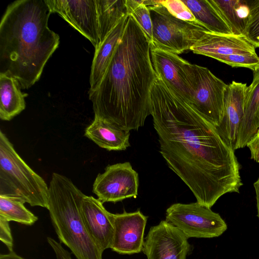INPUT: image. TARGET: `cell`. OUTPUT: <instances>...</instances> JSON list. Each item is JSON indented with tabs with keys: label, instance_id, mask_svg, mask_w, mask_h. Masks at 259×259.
<instances>
[{
	"label": "cell",
	"instance_id": "4dcf8cb0",
	"mask_svg": "<svg viewBox=\"0 0 259 259\" xmlns=\"http://www.w3.org/2000/svg\"><path fill=\"white\" fill-rule=\"evenodd\" d=\"M246 146L250 150L251 158L256 162H259V130Z\"/></svg>",
	"mask_w": 259,
	"mask_h": 259
},
{
	"label": "cell",
	"instance_id": "9c48e42d",
	"mask_svg": "<svg viewBox=\"0 0 259 259\" xmlns=\"http://www.w3.org/2000/svg\"><path fill=\"white\" fill-rule=\"evenodd\" d=\"M150 53L156 77L190 106L194 94L193 64L174 53L156 49H150Z\"/></svg>",
	"mask_w": 259,
	"mask_h": 259
},
{
	"label": "cell",
	"instance_id": "7a4b0ae2",
	"mask_svg": "<svg viewBox=\"0 0 259 259\" xmlns=\"http://www.w3.org/2000/svg\"><path fill=\"white\" fill-rule=\"evenodd\" d=\"M156 78L150 42L128 16L102 80L89 93L95 117L125 131L138 130L151 115V92Z\"/></svg>",
	"mask_w": 259,
	"mask_h": 259
},
{
	"label": "cell",
	"instance_id": "8992f818",
	"mask_svg": "<svg viewBox=\"0 0 259 259\" xmlns=\"http://www.w3.org/2000/svg\"><path fill=\"white\" fill-rule=\"evenodd\" d=\"M152 22L150 49L177 55L190 50L207 32L201 25L178 19L171 15L160 1L148 7Z\"/></svg>",
	"mask_w": 259,
	"mask_h": 259
},
{
	"label": "cell",
	"instance_id": "ba28073f",
	"mask_svg": "<svg viewBox=\"0 0 259 259\" xmlns=\"http://www.w3.org/2000/svg\"><path fill=\"white\" fill-rule=\"evenodd\" d=\"M194 94L190 106L214 127L221 123L224 113V98L228 84L208 68L193 64Z\"/></svg>",
	"mask_w": 259,
	"mask_h": 259
},
{
	"label": "cell",
	"instance_id": "d4e9b609",
	"mask_svg": "<svg viewBox=\"0 0 259 259\" xmlns=\"http://www.w3.org/2000/svg\"><path fill=\"white\" fill-rule=\"evenodd\" d=\"M127 15L132 17L151 43L152 22L150 10L144 1L125 0Z\"/></svg>",
	"mask_w": 259,
	"mask_h": 259
},
{
	"label": "cell",
	"instance_id": "d6a6232c",
	"mask_svg": "<svg viewBox=\"0 0 259 259\" xmlns=\"http://www.w3.org/2000/svg\"><path fill=\"white\" fill-rule=\"evenodd\" d=\"M253 186L254 188L255 195H256V207L257 212V217L259 219V178L254 183Z\"/></svg>",
	"mask_w": 259,
	"mask_h": 259
},
{
	"label": "cell",
	"instance_id": "7402d4cb",
	"mask_svg": "<svg viewBox=\"0 0 259 259\" xmlns=\"http://www.w3.org/2000/svg\"><path fill=\"white\" fill-rule=\"evenodd\" d=\"M209 1L228 24L232 34L243 36L249 15V1Z\"/></svg>",
	"mask_w": 259,
	"mask_h": 259
},
{
	"label": "cell",
	"instance_id": "f546056e",
	"mask_svg": "<svg viewBox=\"0 0 259 259\" xmlns=\"http://www.w3.org/2000/svg\"><path fill=\"white\" fill-rule=\"evenodd\" d=\"M47 241L55 252L56 259H72L70 253L54 239L48 237Z\"/></svg>",
	"mask_w": 259,
	"mask_h": 259
},
{
	"label": "cell",
	"instance_id": "cb8c5ba5",
	"mask_svg": "<svg viewBox=\"0 0 259 259\" xmlns=\"http://www.w3.org/2000/svg\"><path fill=\"white\" fill-rule=\"evenodd\" d=\"M25 203L17 197L0 195V218L26 225L34 224L38 218L26 208Z\"/></svg>",
	"mask_w": 259,
	"mask_h": 259
},
{
	"label": "cell",
	"instance_id": "6da1fadb",
	"mask_svg": "<svg viewBox=\"0 0 259 259\" xmlns=\"http://www.w3.org/2000/svg\"><path fill=\"white\" fill-rule=\"evenodd\" d=\"M151 115L160 153L197 202L211 208L243 185L235 150L215 127L157 77L151 92Z\"/></svg>",
	"mask_w": 259,
	"mask_h": 259
},
{
	"label": "cell",
	"instance_id": "52a82bcc",
	"mask_svg": "<svg viewBox=\"0 0 259 259\" xmlns=\"http://www.w3.org/2000/svg\"><path fill=\"white\" fill-rule=\"evenodd\" d=\"M165 221L188 239L217 237L227 229V224L219 213L197 201L172 204L166 210Z\"/></svg>",
	"mask_w": 259,
	"mask_h": 259
},
{
	"label": "cell",
	"instance_id": "ffe728a7",
	"mask_svg": "<svg viewBox=\"0 0 259 259\" xmlns=\"http://www.w3.org/2000/svg\"><path fill=\"white\" fill-rule=\"evenodd\" d=\"M19 81L14 77L0 72V118L10 121L26 107L28 96L21 91Z\"/></svg>",
	"mask_w": 259,
	"mask_h": 259
},
{
	"label": "cell",
	"instance_id": "8fae6325",
	"mask_svg": "<svg viewBox=\"0 0 259 259\" xmlns=\"http://www.w3.org/2000/svg\"><path fill=\"white\" fill-rule=\"evenodd\" d=\"M57 13L89 40L97 50L100 45L96 0H45Z\"/></svg>",
	"mask_w": 259,
	"mask_h": 259
},
{
	"label": "cell",
	"instance_id": "3957f363",
	"mask_svg": "<svg viewBox=\"0 0 259 259\" xmlns=\"http://www.w3.org/2000/svg\"><path fill=\"white\" fill-rule=\"evenodd\" d=\"M52 12L45 0H17L0 22V72L15 78L22 89L32 86L60 43L48 26Z\"/></svg>",
	"mask_w": 259,
	"mask_h": 259
},
{
	"label": "cell",
	"instance_id": "1f68e13d",
	"mask_svg": "<svg viewBox=\"0 0 259 259\" xmlns=\"http://www.w3.org/2000/svg\"><path fill=\"white\" fill-rule=\"evenodd\" d=\"M0 259H26L19 255L17 254L14 251L9 252L6 254H1Z\"/></svg>",
	"mask_w": 259,
	"mask_h": 259
},
{
	"label": "cell",
	"instance_id": "83f0119b",
	"mask_svg": "<svg viewBox=\"0 0 259 259\" xmlns=\"http://www.w3.org/2000/svg\"><path fill=\"white\" fill-rule=\"evenodd\" d=\"M160 3L175 17L184 21L199 24L190 9L182 0L160 1Z\"/></svg>",
	"mask_w": 259,
	"mask_h": 259
},
{
	"label": "cell",
	"instance_id": "30bf717a",
	"mask_svg": "<svg viewBox=\"0 0 259 259\" xmlns=\"http://www.w3.org/2000/svg\"><path fill=\"white\" fill-rule=\"evenodd\" d=\"M139 176L129 162L108 165L99 174L93 185V192L103 203H115L138 195Z\"/></svg>",
	"mask_w": 259,
	"mask_h": 259
},
{
	"label": "cell",
	"instance_id": "2e32d148",
	"mask_svg": "<svg viewBox=\"0 0 259 259\" xmlns=\"http://www.w3.org/2000/svg\"><path fill=\"white\" fill-rule=\"evenodd\" d=\"M211 57L214 55L255 54V48L244 37L206 32L190 50Z\"/></svg>",
	"mask_w": 259,
	"mask_h": 259
},
{
	"label": "cell",
	"instance_id": "4fadbf2b",
	"mask_svg": "<svg viewBox=\"0 0 259 259\" xmlns=\"http://www.w3.org/2000/svg\"><path fill=\"white\" fill-rule=\"evenodd\" d=\"M147 219L139 209L113 214L114 233L110 248L120 254L141 252Z\"/></svg>",
	"mask_w": 259,
	"mask_h": 259
},
{
	"label": "cell",
	"instance_id": "484cf974",
	"mask_svg": "<svg viewBox=\"0 0 259 259\" xmlns=\"http://www.w3.org/2000/svg\"><path fill=\"white\" fill-rule=\"evenodd\" d=\"M210 58L233 67H245L254 72L259 69V57L255 54L214 55Z\"/></svg>",
	"mask_w": 259,
	"mask_h": 259
},
{
	"label": "cell",
	"instance_id": "e0dca14e",
	"mask_svg": "<svg viewBox=\"0 0 259 259\" xmlns=\"http://www.w3.org/2000/svg\"><path fill=\"white\" fill-rule=\"evenodd\" d=\"M259 130V69L254 72L247 87L244 115L240 125L235 150L246 147Z\"/></svg>",
	"mask_w": 259,
	"mask_h": 259
},
{
	"label": "cell",
	"instance_id": "5bb4252c",
	"mask_svg": "<svg viewBox=\"0 0 259 259\" xmlns=\"http://www.w3.org/2000/svg\"><path fill=\"white\" fill-rule=\"evenodd\" d=\"M81 214L85 227L95 243L103 252L110 248L114 233L113 213L92 196L84 195Z\"/></svg>",
	"mask_w": 259,
	"mask_h": 259
},
{
	"label": "cell",
	"instance_id": "4316f807",
	"mask_svg": "<svg viewBox=\"0 0 259 259\" xmlns=\"http://www.w3.org/2000/svg\"><path fill=\"white\" fill-rule=\"evenodd\" d=\"M249 15L243 36L255 48L259 47V0L249 1Z\"/></svg>",
	"mask_w": 259,
	"mask_h": 259
},
{
	"label": "cell",
	"instance_id": "44dd1931",
	"mask_svg": "<svg viewBox=\"0 0 259 259\" xmlns=\"http://www.w3.org/2000/svg\"><path fill=\"white\" fill-rule=\"evenodd\" d=\"M190 9L196 21L209 32L232 35L231 29L209 0H182Z\"/></svg>",
	"mask_w": 259,
	"mask_h": 259
},
{
	"label": "cell",
	"instance_id": "7c38bea8",
	"mask_svg": "<svg viewBox=\"0 0 259 259\" xmlns=\"http://www.w3.org/2000/svg\"><path fill=\"white\" fill-rule=\"evenodd\" d=\"M188 239L177 228L161 221L150 228L142 251L147 259H186L191 249Z\"/></svg>",
	"mask_w": 259,
	"mask_h": 259
},
{
	"label": "cell",
	"instance_id": "603a6c76",
	"mask_svg": "<svg viewBox=\"0 0 259 259\" xmlns=\"http://www.w3.org/2000/svg\"><path fill=\"white\" fill-rule=\"evenodd\" d=\"M96 3L101 45L121 19L127 15V13L125 0H96Z\"/></svg>",
	"mask_w": 259,
	"mask_h": 259
},
{
	"label": "cell",
	"instance_id": "ac0fdd59",
	"mask_svg": "<svg viewBox=\"0 0 259 259\" xmlns=\"http://www.w3.org/2000/svg\"><path fill=\"white\" fill-rule=\"evenodd\" d=\"M128 16L123 17L95 50L90 76L89 93L98 87L107 69L115 49L123 34Z\"/></svg>",
	"mask_w": 259,
	"mask_h": 259
},
{
	"label": "cell",
	"instance_id": "5b68a950",
	"mask_svg": "<svg viewBox=\"0 0 259 259\" xmlns=\"http://www.w3.org/2000/svg\"><path fill=\"white\" fill-rule=\"evenodd\" d=\"M0 195L17 197L31 206L48 207L49 187L18 154L0 131Z\"/></svg>",
	"mask_w": 259,
	"mask_h": 259
},
{
	"label": "cell",
	"instance_id": "f1b7e54d",
	"mask_svg": "<svg viewBox=\"0 0 259 259\" xmlns=\"http://www.w3.org/2000/svg\"><path fill=\"white\" fill-rule=\"evenodd\" d=\"M0 239L10 252L13 251V239L9 222L0 218Z\"/></svg>",
	"mask_w": 259,
	"mask_h": 259
},
{
	"label": "cell",
	"instance_id": "d6986e66",
	"mask_svg": "<svg viewBox=\"0 0 259 259\" xmlns=\"http://www.w3.org/2000/svg\"><path fill=\"white\" fill-rule=\"evenodd\" d=\"M84 136L108 151H124L130 146V131L101 118L95 117L85 130Z\"/></svg>",
	"mask_w": 259,
	"mask_h": 259
},
{
	"label": "cell",
	"instance_id": "9a60e30c",
	"mask_svg": "<svg viewBox=\"0 0 259 259\" xmlns=\"http://www.w3.org/2000/svg\"><path fill=\"white\" fill-rule=\"evenodd\" d=\"M247 86L233 81L228 84L224 98V113L221 123L215 127L223 140L234 150L244 110Z\"/></svg>",
	"mask_w": 259,
	"mask_h": 259
},
{
	"label": "cell",
	"instance_id": "277c9868",
	"mask_svg": "<svg viewBox=\"0 0 259 259\" xmlns=\"http://www.w3.org/2000/svg\"><path fill=\"white\" fill-rule=\"evenodd\" d=\"M84 194L70 179L53 172L49 186L47 209L60 242L76 259H103V252L88 233L81 214Z\"/></svg>",
	"mask_w": 259,
	"mask_h": 259
}]
</instances>
